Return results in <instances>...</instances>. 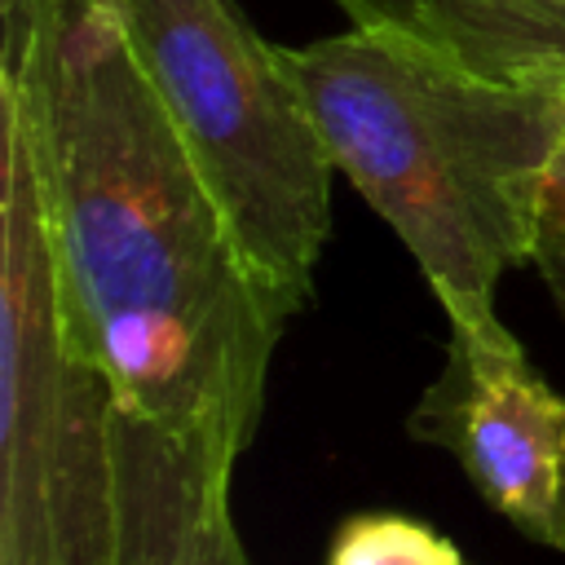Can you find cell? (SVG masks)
<instances>
[{"label":"cell","instance_id":"cell-6","mask_svg":"<svg viewBox=\"0 0 565 565\" xmlns=\"http://www.w3.org/2000/svg\"><path fill=\"white\" fill-rule=\"evenodd\" d=\"M238 459L225 437L181 433L115 402L97 565H252L230 512Z\"/></svg>","mask_w":565,"mask_h":565},{"label":"cell","instance_id":"cell-8","mask_svg":"<svg viewBox=\"0 0 565 565\" xmlns=\"http://www.w3.org/2000/svg\"><path fill=\"white\" fill-rule=\"evenodd\" d=\"M327 565H468L450 539L397 512H371L340 525Z\"/></svg>","mask_w":565,"mask_h":565},{"label":"cell","instance_id":"cell-1","mask_svg":"<svg viewBox=\"0 0 565 565\" xmlns=\"http://www.w3.org/2000/svg\"><path fill=\"white\" fill-rule=\"evenodd\" d=\"M35 150L62 309L115 402L247 455L287 309L274 300L102 0H44L0 71Z\"/></svg>","mask_w":565,"mask_h":565},{"label":"cell","instance_id":"cell-2","mask_svg":"<svg viewBox=\"0 0 565 565\" xmlns=\"http://www.w3.org/2000/svg\"><path fill=\"white\" fill-rule=\"evenodd\" d=\"M282 57L335 172L406 243L450 335L512 344L494 287L530 260L543 181L565 146V93L486 84L371 26Z\"/></svg>","mask_w":565,"mask_h":565},{"label":"cell","instance_id":"cell-5","mask_svg":"<svg viewBox=\"0 0 565 565\" xmlns=\"http://www.w3.org/2000/svg\"><path fill=\"white\" fill-rule=\"evenodd\" d=\"M411 433L450 450L481 499L525 539L565 552V393L539 380L521 340L450 335Z\"/></svg>","mask_w":565,"mask_h":565},{"label":"cell","instance_id":"cell-7","mask_svg":"<svg viewBox=\"0 0 565 565\" xmlns=\"http://www.w3.org/2000/svg\"><path fill=\"white\" fill-rule=\"evenodd\" d=\"M349 26L406 35L459 71L565 93V0H331Z\"/></svg>","mask_w":565,"mask_h":565},{"label":"cell","instance_id":"cell-3","mask_svg":"<svg viewBox=\"0 0 565 565\" xmlns=\"http://www.w3.org/2000/svg\"><path fill=\"white\" fill-rule=\"evenodd\" d=\"M230 216L243 252L300 313L331 234V154L269 44L234 0H102Z\"/></svg>","mask_w":565,"mask_h":565},{"label":"cell","instance_id":"cell-4","mask_svg":"<svg viewBox=\"0 0 565 565\" xmlns=\"http://www.w3.org/2000/svg\"><path fill=\"white\" fill-rule=\"evenodd\" d=\"M0 137V565H97L115 388L71 335L35 150L4 93Z\"/></svg>","mask_w":565,"mask_h":565},{"label":"cell","instance_id":"cell-9","mask_svg":"<svg viewBox=\"0 0 565 565\" xmlns=\"http://www.w3.org/2000/svg\"><path fill=\"white\" fill-rule=\"evenodd\" d=\"M530 265L543 274L547 291L556 296L565 313V146L556 150L543 199H539V221H534V243H530Z\"/></svg>","mask_w":565,"mask_h":565}]
</instances>
